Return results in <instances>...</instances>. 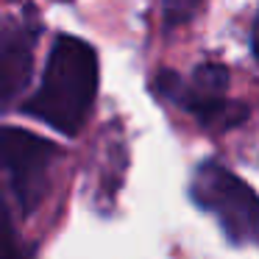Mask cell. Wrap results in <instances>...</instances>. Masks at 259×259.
<instances>
[{"mask_svg": "<svg viewBox=\"0 0 259 259\" xmlns=\"http://www.w3.org/2000/svg\"><path fill=\"white\" fill-rule=\"evenodd\" d=\"M36 34H39V28L28 25L25 20H20V23L9 20L6 28H3V36H0V95H3V106H9L14 95L28 84Z\"/></svg>", "mask_w": 259, "mask_h": 259, "instance_id": "5b68a950", "label": "cell"}, {"mask_svg": "<svg viewBox=\"0 0 259 259\" xmlns=\"http://www.w3.org/2000/svg\"><path fill=\"white\" fill-rule=\"evenodd\" d=\"M3 170H6L9 192L23 214H31L48 190V173L53 159L59 156V148L51 140L31 134L25 128L6 125L3 128Z\"/></svg>", "mask_w": 259, "mask_h": 259, "instance_id": "277c9868", "label": "cell"}, {"mask_svg": "<svg viewBox=\"0 0 259 259\" xmlns=\"http://www.w3.org/2000/svg\"><path fill=\"white\" fill-rule=\"evenodd\" d=\"M251 51H253V59L259 62V14L253 20V28H251Z\"/></svg>", "mask_w": 259, "mask_h": 259, "instance_id": "ba28073f", "label": "cell"}, {"mask_svg": "<svg viewBox=\"0 0 259 259\" xmlns=\"http://www.w3.org/2000/svg\"><path fill=\"white\" fill-rule=\"evenodd\" d=\"M190 195L220 223L234 245L259 248V195L220 162H201L192 176Z\"/></svg>", "mask_w": 259, "mask_h": 259, "instance_id": "7a4b0ae2", "label": "cell"}, {"mask_svg": "<svg viewBox=\"0 0 259 259\" xmlns=\"http://www.w3.org/2000/svg\"><path fill=\"white\" fill-rule=\"evenodd\" d=\"M201 3L203 0H162L164 25H167V28H179V25L190 23V20L198 14Z\"/></svg>", "mask_w": 259, "mask_h": 259, "instance_id": "8992f818", "label": "cell"}, {"mask_svg": "<svg viewBox=\"0 0 259 259\" xmlns=\"http://www.w3.org/2000/svg\"><path fill=\"white\" fill-rule=\"evenodd\" d=\"M156 90L184 112L195 114L198 123L212 131L234 128L248 120V106L226 98L229 70L218 62L198 64L190 81L179 78V73H173V70H162L156 75Z\"/></svg>", "mask_w": 259, "mask_h": 259, "instance_id": "3957f363", "label": "cell"}, {"mask_svg": "<svg viewBox=\"0 0 259 259\" xmlns=\"http://www.w3.org/2000/svg\"><path fill=\"white\" fill-rule=\"evenodd\" d=\"M98 95V53L78 36H56L36 92L20 103L28 117L75 137Z\"/></svg>", "mask_w": 259, "mask_h": 259, "instance_id": "6da1fadb", "label": "cell"}, {"mask_svg": "<svg viewBox=\"0 0 259 259\" xmlns=\"http://www.w3.org/2000/svg\"><path fill=\"white\" fill-rule=\"evenodd\" d=\"M3 248H6V259H34V251L20 245L17 237H14V223L9 209H6V242H3Z\"/></svg>", "mask_w": 259, "mask_h": 259, "instance_id": "52a82bcc", "label": "cell"}]
</instances>
